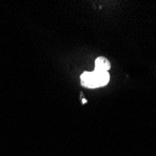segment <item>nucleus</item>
Masks as SVG:
<instances>
[{"label": "nucleus", "mask_w": 156, "mask_h": 156, "mask_svg": "<svg viewBox=\"0 0 156 156\" xmlns=\"http://www.w3.org/2000/svg\"><path fill=\"white\" fill-rule=\"evenodd\" d=\"M109 81V74L108 72L103 71H85L80 76L81 85L85 88L95 89L104 87Z\"/></svg>", "instance_id": "f257e3e1"}, {"label": "nucleus", "mask_w": 156, "mask_h": 156, "mask_svg": "<svg viewBox=\"0 0 156 156\" xmlns=\"http://www.w3.org/2000/svg\"><path fill=\"white\" fill-rule=\"evenodd\" d=\"M109 68H110V63L107 58L103 57V56H99V57L95 59L94 70H96V71L108 72Z\"/></svg>", "instance_id": "f03ea898"}, {"label": "nucleus", "mask_w": 156, "mask_h": 156, "mask_svg": "<svg viewBox=\"0 0 156 156\" xmlns=\"http://www.w3.org/2000/svg\"><path fill=\"white\" fill-rule=\"evenodd\" d=\"M87 102V100H86V99H85V98H82V100H81V103L82 104H85V103H86Z\"/></svg>", "instance_id": "7ed1b4c3"}]
</instances>
